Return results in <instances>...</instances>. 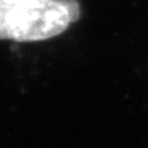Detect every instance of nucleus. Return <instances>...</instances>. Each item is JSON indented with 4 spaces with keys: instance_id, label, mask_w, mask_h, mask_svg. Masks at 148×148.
Instances as JSON below:
<instances>
[{
    "instance_id": "obj_1",
    "label": "nucleus",
    "mask_w": 148,
    "mask_h": 148,
    "mask_svg": "<svg viewBox=\"0 0 148 148\" xmlns=\"http://www.w3.org/2000/svg\"><path fill=\"white\" fill-rule=\"evenodd\" d=\"M79 17L78 0H0V40H47Z\"/></svg>"
}]
</instances>
